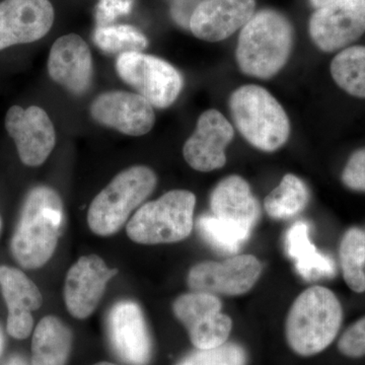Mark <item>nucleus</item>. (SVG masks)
<instances>
[{"instance_id":"obj_1","label":"nucleus","mask_w":365,"mask_h":365,"mask_svg":"<svg viewBox=\"0 0 365 365\" xmlns=\"http://www.w3.org/2000/svg\"><path fill=\"white\" fill-rule=\"evenodd\" d=\"M63 223L59 194L47 186L36 187L26 196L20 222L11 237V255L21 267H43L55 253Z\"/></svg>"},{"instance_id":"obj_2","label":"nucleus","mask_w":365,"mask_h":365,"mask_svg":"<svg viewBox=\"0 0 365 365\" xmlns=\"http://www.w3.org/2000/svg\"><path fill=\"white\" fill-rule=\"evenodd\" d=\"M292 45L294 28L287 16L262 9L242 29L235 58L247 76L268 79L285 66Z\"/></svg>"},{"instance_id":"obj_3","label":"nucleus","mask_w":365,"mask_h":365,"mask_svg":"<svg viewBox=\"0 0 365 365\" xmlns=\"http://www.w3.org/2000/svg\"><path fill=\"white\" fill-rule=\"evenodd\" d=\"M339 299L328 288H307L294 300L285 323V336L292 351L313 356L328 348L342 324Z\"/></svg>"},{"instance_id":"obj_4","label":"nucleus","mask_w":365,"mask_h":365,"mask_svg":"<svg viewBox=\"0 0 365 365\" xmlns=\"http://www.w3.org/2000/svg\"><path fill=\"white\" fill-rule=\"evenodd\" d=\"M230 109L237 130L258 150L272 153L289 138L287 113L262 86L248 85L235 90L230 98Z\"/></svg>"},{"instance_id":"obj_5","label":"nucleus","mask_w":365,"mask_h":365,"mask_svg":"<svg viewBox=\"0 0 365 365\" xmlns=\"http://www.w3.org/2000/svg\"><path fill=\"white\" fill-rule=\"evenodd\" d=\"M158 178L145 165L119 173L93 199L88 212L91 232L109 237L121 230L133 211L155 191Z\"/></svg>"},{"instance_id":"obj_6","label":"nucleus","mask_w":365,"mask_h":365,"mask_svg":"<svg viewBox=\"0 0 365 365\" xmlns=\"http://www.w3.org/2000/svg\"><path fill=\"white\" fill-rule=\"evenodd\" d=\"M196 197L187 190H173L141 205L127 223L129 239L137 244L181 242L194 227Z\"/></svg>"},{"instance_id":"obj_7","label":"nucleus","mask_w":365,"mask_h":365,"mask_svg":"<svg viewBox=\"0 0 365 365\" xmlns=\"http://www.w3.org/2000/svg\"><path fill=\"white\" fill-rule=\"evenodd\" d=\"M116 69L127 85L158 109L174 104L184 85L181 73L172 64L141 52L120 55Z\"/></svg>"},{"instance_id":"obj_8","label":"nucleus","mask_w":365,"mask_h":365,"mask_svg":"<svg viewBox=\"0 0 365 365\" xmlns=\"http://www.w3.org/2000/svg\"><path fill=\"white\" fill-rule=\"evenodd\" d=\"M222 307L215 294L193 292L178 297L173 312L188 330L192 344L209 349L225 344L232 332V319L222 313Z\"/></svg>"},{"instance_id":"obj_9","label":"nucleus","mask_w":365,"mask_h":365,"mask_svg":"<svg viewBox=\"0 0 365 365\" xmlns=\"http://www.w3.org/2000/svg\"><path fill=\"white\" fill-rule=\"evenodd\" d=\"M309 26L312 40L322 51L345 49L365 33V0H337L319 7Z\"/></svg>"},{"instance_id":"obj_10","label":"nucleus","mask_w":365,"mask_h":365,"mask_svg":"<svg viewBox=\"0 0 365 365\" xmlns=\"http://www.w3.org/2000/svg\"><path fill=\"white\" fill-rule=\"evenodd\" d=\"M262 272L260 261L252 255H240L225 262L206 261L193 266L187 282L194 292L235 297L250 292Z\"/></svg>"},{"instance_id":"obj_11","label":"nucleus","mask_w":365,"mask_h":365,"mask_svg":"<svg viewBox=\"0 0 365 365\" xmlns=\"http://www.w3.org/2000/svg\"><path fill=\"white\" fill-rule=\"evenodd\" d=\"M4 124L24 165L39 167L51 155L56 134L51 119L42 108L31 106L24 109L13 106L6 113Z\"/></svg>"},{"instance_id":"obj_12","label":"nucleus","mask_w":365,"mask_h":365,"mask_svg":"<svg viewBox=\"0 0 365 365\" xmlns=\"http://www.w3.org/2000/svg\"><path fill=\"white\" fill-rule=\"evenodd\" d=\"M107 331L113 351L124 364H148L153 344L143 311L136 302H117L108 316Z\"/></svg>"},{"instance_id":"obj_13","label":"nucleus","mask_w":365,"mask_h":365,"mask_svg":"<svg viewBox=\"0 0 365 365\" xmlns=\"http://www.w3.org/2000/svg\"><path fill=\"white\" fill-rule=\"evenodd\" d=\"M118 269L110 268L97 255L79 258L66 274L64 300L67 311L74 318H88L97 309L108 282Z\"/></svg>"},{"instance_id":"obj_14","label":"nucleus","mask_w":365,"mask_h":365,"mask_svg":"<svg viewBox=\"0 0 365 365\" xmlns=\"http://www.w3.org/2000/svg\"><path fill=\"white\" fill-rule=\"evenodd\" d=\"M54 18L49 0L0 2V51L42 39L51 30Z\"/></svg>"},{"instance_id":"obj_15","label":"nucleus","mask_w":365,"mask_h":365,"mask_svg":"<svg viewBox=\"0 0 365 365\" xmlns=\"http://www.w3.org/2000/svg\"><path fill=\"white\" fill-rule=\"evenodd\" d=\"M91 115L98 123L130 136L145 135L155 120L153 106L143 96L120 91H107L96 98Z\"/></svg>"},{"instance_id":"obj_16","label":"nucleus","mask_w":365,"mask_h":365,"mask_svg":"<svg viewBox=\"0 0 365 365\" xmlns=\"http://www.w3.org/2000/svg\"><path fill=\"white\" fill-rule=\"evenodd\" d=\"M234 135V127L222 113L207 110L200 115L195 131L185 143V160L198 172L222 169L227 163L225 150Z\"/></svg>"},{"instance_id":"obj_17","label":"nucleus","mask_w":365,"mask_h":365,"mask_svg":"<svg viewBox=\"0 0 365 365\" xmlns=\"http://www.w3.org/2000/svg\"><path fill=\"white\" fill-rule=\"evenodd\" d=\"M256 11V0H201L190 19L198 39L220 42L241 30Z\"/></svg>"},{"instance_id":"obj_18","label":"nucleus","mask_w":365,"mask_h":365,"mask_svg":"<svg viewBox=\"0 0 365 365\" xmlns=\"http://www.w3.org/2000/svg\"><path fill=\"white\" fill-rule=\"evenodd\" d=\"M0 289L9 309L7 333L14 339H26L33 330V312L43 304L39 288L25 273L9 266H0Z\"/></svg>"},{"instance_id":"obj_19","label":"nucleus","mask_w":365,"mask_h":365,"mask_svg":"<svg viewBox=\"0 0 365 365\" xmlns=\"http://www.w3.org/2000/svg\"><path fill=\"white\" fill-rule=\"evenodd\" d=\"M48 71L55 83L71 93H86L93 79V59L86 41L76 34L55 41L50 50Z\"/></svg>"},{"instance_id":"obj_20","label":"nucleus","mask_w":365,"mask_h":365,"mask_svg":"<svg viewBox=\"0 0 365 365\" xmlns=\"http://www.w3.org/2000/svg\"><path fill=\"white\" fill-rule=\"evenodd\" d=\"M212 215L252 232L260 217V207L246 180L240 176L225 178L210 196Z\"/></svg>"},{"instance_id":"obj_21","label":"nucleus","mask_w":365,"mask_h":365,"mask_svg":"<svg viewBox=\"0 0 365 365\" xmlns=\"http://www.w3.org/2000/svg\"><path fill=\"white\" fill-rule=\"evenodd\" d=\"M285 247L304 279L312 281L335 275V262L328 255L321 253L311 242L309 227L306 222L299 220L288 230Z\"/></svg>"},{"instance_id":"obj_22","label":"nucleus","mask_w":365,"mask_h":365,"mask_svg":"<svg viewBox=\"0 0 365 365\" xmlns=\"http://www.w3.org/2000/svg\"><path fill=\"white\" fill-rule=\"evenodd\" d=\"M72 334L55 316L41 319L32 340V365H66L71 355Z\"/></svg>"},{"instance_id":"obj_23","label":"nucleus","mask_w":365,"mask_h":365,"mask_svg":"<svg viewBox=\"0 0 365 365\" xmlns=\"http://www.w3.org/2000/svg\"><path fill=\"white\" fill-rule=\"evenodd\" d=\"M309 190L299 177L288 174L264 201L270 217L287 220L302 212L309 202Z\"/></svg>"},{"instance_id":"obj_24","label":"nucleus","mask_w":365,"mask_h":365,"mask_svg":"<svg viewBox=\"0 0 365 365\" xmlns=\"http://www.w3.org/2000/svg\"><path fill=\"white\" fill-rule=\"evenodd\" d=\"M331 74L348 95L365 98V46L341 50L332 60Z\"/></svg>"},{"instance_id":"obj_25","label":"nucleus","mask_w":365,"mask_h":365,"mask_svg":"<svg viewBox=\"0 0 365 365\" xmlns=\"http://www.w3.org/2000/svg\"><path fill=\"white\" fill-rule=\"evenodd\" d=\"M343 277L353 292H365V232L352 227L343 235L339 249Z\"/></svg>"},{"instance_id":"obj_26","label":"nucleus","mask_w":365,"mask_h":365,"mask_svg":"<svg viewBox=\"0 0 365 365\" xmlns=\"http://www.w3.org/2000/svg\"><path fill=\"white\" fill-rule=\"evenodd\" d=\"M201 237L216 251L223 254L235 253L249 239L251 232L216 217L203 215L197 222Z\"/></svg>"},{"instance_id":"obj_27","label":"nucleus","mask_w":365,"mask_h":365,"mask_svg":"<svg viewBox=\"0 0 365 365\" xmlns=\"http://www.w3.org/2000/svg\"><path fill=\"white\" fill-rule=\"evenodd\" d=\"M93 42L102 51L120 55L143 52L148 45V38L135 26L129 25L98 26L93 34Z\"/></svg>"},{"instance_id":"obj_28","label":"nucleus","mask_w":365,"mask_h":365,"mask_svg":"<svg viewBox=\"0 0 365 365\" xmlns=\"http://www.w3.org/2000/svg\"><path fill=\"white\" fill-rule=\"evenodd\" d=\"M247 353L242 346L227 343L190 353L177 365H246Z\"/></svg>"},{"instance_id":"obj_29","label":"nucleus","mask_w":365,"mask_h":365,"mask_svg":"<svg viewBox=\"0 0 365 365\" xmlns=\"http://www.w3.org/2000/svg\"><path fill=\"white\" fill-rule=\"evenodd\" d=\"M338 349L350 359L365 356V317L355 322L342 334Z\"/></svg>"},{"instance_id":"obj_30","label":"nucleus","mask_w":365,"mask_h":365,"mask_svg":"<svg viewBox=\"0 0 365 365\" xmlns=\"http://www.w3.org/2000/svg\"><path fill=\"white\" fill-rule=\"evenodd\" d=\"M342 182L347 188L365 192V148L349 158L343 170Z\"/></svg>"},{"instance_id":"obj_31","label":"nucleus","mask_w":365,"mask_h":365,"mask_svg":"<svg viewBox=\"0 0 365 365\" xmlns=\"http://www.w3.org/2000/svg\"><path fill=\"white\" fill-rule=\"evenodd\" d=\"M134 0H100L96 9L98 26H110L121 16L130 13Z\"/></svg>"},{"instance_id":"obj_32","label":"nucleus","mask_w":365,"mask_h":365,"mask_svg":"<svg viewBox=\"0 0 365 365\" xmlns=\"http://www.w3.org/2000/svg\"><path fill=\"white\" fill-rule=\"evenodd\" d=\"M201 0H169L170 13L182 28H189L190 19Z\"/></svg>"},{"instance_id":"obj_33","label":"nucleus","mask_w":365,"mask_h":365,"mask_svg":"<svg viewBox=\"0 0 365 365\" xmlns=\"http://www.w3.org/2000/svg\"><path fill=\"white\" fill-rule=\"evenodd\" d=\"M4 365H29L25 359H21L20 356H13L9 361H6Z\"/></svg>"},{"instance_id":"obj_34","label":"nucleus","mask_w":365,"mask_h":365,"mask_svg":"<svg viewBox=\"0 0 365 365\" xmlns=\"http://www.w3.org/2000/svg\"><path fill=\"white\" fill-rule=\"evenodd\" d=\"M334 1H337V0H309L312 6H313L316 9H319V7L327 6V4H331V2Z\"/></svg>"},{"instance_id":"obj_35","label":"nucleus","mask_w":365,"mask_h":365,"mask_svg":"<svg viewBox=\"0 0 365 365\" xmlns=\"http://www.w3.org/2000/svg\"><path fill=\"white\" fill-rule=\"evenodd\" d=\"M4 343H6V341H4V332H2V329L0 328V356H1L2 353H4Z\"/></svg>"},{"instance_id":"obj_36","label":"nucleus","mask_w":365,"mask_h":365,"mask_svg":"<svg viewBox=\"0 0 365 365\" xmlns=\"http://www.w3.org/2000/svg\"><path fill=\"white\" fill-rule=\"evenodd\" d=\"M95 365H117V364H111V362H98V364H95Z\"/></svg>"},{"instance_id":"obj_37","label":"nucleus","mask_w":365,"mask_h":365,"mask_svg":"<svg viewBox=\"0 0 365 365\" xmlns=\"http://www.w3.org/2000/svg\"><path fill=\"white\" fill-rule=\"evenodd\" d=\"M0 230H1V218H0Z\"/></svg>"}]
</instances>
